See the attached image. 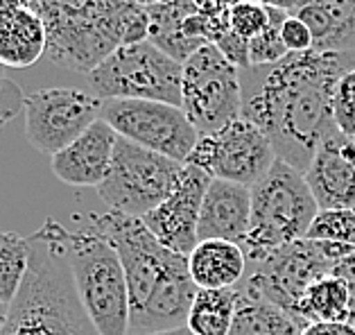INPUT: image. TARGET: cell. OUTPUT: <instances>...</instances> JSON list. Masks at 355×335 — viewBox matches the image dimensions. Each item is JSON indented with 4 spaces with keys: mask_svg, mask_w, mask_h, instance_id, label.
Masks as SVG:
<instances>
[{
    "mask_svg": "<svg viewBox=\"0 0 355 335\" xmlns=\"http://www.w3.org/2000/svg\"><path fill=\"white\" fill-rule=\"evenodd\" d=\"M353 68L355 53L306 50L240 71L242 118L270 139L276 159L306 173L319 145L337 130L335 91Z\"/></svg>",
    "mask_w": 355,
    "mask_h": 335,
    "instance_id": "cell-1",
    "label": "cell"
},
{
    "mask_svg": "<svg viewBox=\"0 0 355 335\" xmlns=\"http://www.w3.org/2000/svg\"><path fill=\"white\" fill-rule=\"evenodd\" d=\"M86 222L116 247L123 261L129 290V335L186 326L199 292L186 256L161 245L143 218L107 211L91 213Z\"/></svg>",
    "mask_w": 355,
    "mask_h": 335,
    "instance_id": "cell-2",
    "label": "cell"
},
{
    "mask_svg": "<svg viewBox=\"0 0 355 335\" xmlns=\"http://www.w3.org/2000/svg\"><path fill=\"white\" fill-rule=\"evenodd\" d=\"M43 21L46 55L68 71H95L120 46L150 41V16L134 0H25Z\"/></svg>",
    "mask_w": 355,
    "mask_h": 335,
    "instance_id": "cell-3",
    "label": "cell"
},
{
    "mask_svg": "<svg viewBox=\"0 0 355 335\" xmlns=\"http://www.w3.org/2000/svg\"><path fill=\"white\" fill-rule=\"evenodd\" d=\"M64 238L55 218L30 236V268L0 335H98L77 297Z\"/></svg>",
    "mask_w": 355,
    "mask_h": 335,
    "instance_id": "cell-4",
    "label": "cell"
},
{
    "mask_svg": "<svg viewBox=\"0 0 355 335\" xmlns=\"http://www.w3.org/2000/svg\"><path fill=\"white\" fill-rule=\"evenodd\" d=\"M317 213L306 175L276 159L270 173L251 186V225L242 243L249 263H261L285 245L303 240Z\"/></svg>",
    "mask_w": 355,
    "mask_h": 335,
    "instance_id": "cell-5",
    "label": "cell"
},
{
    "mask_svg": "<svg viewBox=\"0 0 355 335\" xmlns=\"http://www.w3.org/2000/svg\"><path fill=\"white\" fill-rule=\"evenodd\" d=\"M66 259L86 317L98 335H129V290L116 247L89 222L66 229Z\"/></svg>",
    "mask_w": 355,
    "mask_h": 335,
    "instance_id": "cell-6",
    "label": "cell"
},
{
    "mask_svg": "<svg viewBox=\"0 0 355 335\" xmlns=\"http://www.w3.org/2000/svg\"><path fill=\"white\" fill-rule=\"evenodd\" d=\"M184 64L152 44L120 46L89 73L91 93L100 100H157L181 107Z\"/></svg>",
    "mask_w": 355,
    "mask_h": 335,
    "instance_id": "cell-7",
    "label": "cell"
},
{
    "mask_svg": "<svg viewBox=\"0 0 355 335\" xmlns=\"http://www.w3.org/2000/svg\"><path fill=\"white\" fill-rule=\"evenodd\" d=\"M184 168L186 163L145 150L118 136L109 175L95 191L109 211L145 218L172 195Z\"/></svg>",
    "mask_w": 355,
    "mask_h": 335,
    "instance_id": "cell-8",
    "label": "cell"
},
{
    "mask_svg": "<svg viewBox=\"0 0 355 335\" xmlns=\"http://www.w3.org/2000/svg\"><path fill=\"white\" fill-rule=\"evenodd\" d=\"M353 247L319 243V240H297L274 252L261 263H249L240 290L263 297L294 315L299 299L317 279L331 274L340 259Z\"/></svg>",
    "mask_w": 355,
    "mask_h": 335,
    "instance_id": "cell-9",
    "label": "cell"
},
{
    "mask_svg": "<svg viewBox=\"0 0 355 335\" xmlns=\"http://www.w3.org/2000/svg\"><path fill=\"white\" fill-rule=\"evenodd\" d=\"M181 109L199 136L215 134L242 118L240 71L227 62L218 46H204L184 64Z\"/></svg>",
    "mask_w": 355,
    "mask_h": 335,
    "instance_id": "cell-10",
    "label": "cell"
},
{
    "mask_svg": "<svg viewBox=\"0 0 355 335\" xmlns=\"http://www.w3.org/2000/svg\"><path fill=\"white\" fill-rule=\"evenodd\" d=\"M100 118L123 139L179 163L188 161L199 141V132L188 120L186 111L168 102L105 100Z\"/></svg>",
    "mask_w": 355,
    "mask_h": 335,
    "instance_id": "cell-11",
    "label": "cell"
},
{
    "mask_svg": "<svg viewBox=\"0 0 355 335\" xmlns=\"http://www.w3.org/2000/svg\"><path fill=\"white\" fill-rule=\"evenodd\" d=\"M274 161L270 139L247 118H238L220 132L199 136L186 166L204 170L213 179L251 188L270 173Z\"/></svg>",
    "mask_w": 355,
    "mask_h": 335,
    "instance_id": "cell-12",
    "label": "cell"
},
{
    "mask_svg": "<svg viewBox=\"0 0 355 335\" xmlns=\"http://www.w3.org/2000/svg\"><path fill=\"white\" fill-rule=\"evenodd\" d=\"M102 102L80 89H41L25 96V136L39 152L55 157L100 120Z\"/></svg>",
    "mask_w": 355,
    "mask_h": 335,
    "instance_id": "cell-13",
    "label": "cell"
},
{
    "mask_svg": "<svg viewBox=\"0 0 355 335\" xmlns=\"http://www.w3.org/2000/svg\"><path fill=\"white\" fill-rule=\"evenodd\" d=\"M211 182L213 177L206 175L204 170L186 166L172 195L143 218L147 229L159 238L161 245L186 259L199 243V213H202V204Z\"/></svg>",
    "mask_w": 355,
    "mask_h": 335,
    "instance_id": "cell-14",
    "label": "cell"
},
{
    "mask_svg": "<svg viewBox=\"0 0 355 335\" xmlns=\"http://www.w3.org/2000/svg\"><path fill=\"white\" fill-rule=\"evenodd\" d=\"M319 211L355 206V139L340 127L319 145L306 173Z\"/></svg>",
    "mask_w": 355,
    "mask_h": 335,
    "instance_id": "cell-15",
    "label": "cell"
},
{
    "mask_svg": "<svg viewBox=\"0 0 355 335\" xmlns=\"http://www.w3.org/2000/svg\"><path fill=\"white\" fill-rule=\"evenodd\" d=\"M118 134L105 120H95L82 136L59 150L50 166L59 182L75 188H98L109 175Z\"/></svg>",
    "mask_w": 355,
    "mask_h": 335,
    "instance_id": "cell-16",
    "label": "cell"
},
{
    "mask_svg": "<svg viewBox=\"0 0 355 335\" xmlns=\"http://www.w3.org/2000/svg\"><path fill=\"white\" fill-rule=\"evenodd\" d=\"M251 225V188L213 179L199 213V240H229L242 247Z\"/></svg>",
    "mask_w": 355,
    "mask_h": 335,
    "instance_id": "cell-17",
    "label": "cell"
},
{
    "mask_svg": "<svg viewBox=\"0 0 355 335\" xmlns=\"http://www.w3.org/2000/svg\"><path fill=\"white\" fill-rule=\"evenodd\" d=\"M188 268L199 290H224L240 286L249 259L245 249L229 240H199L188 256Z\"/></svg>",
    "mask_w": 355,
    "mask_h": 335,
    "instance_id": "cell-18",
    "label": "cell"
},
{
    "mask_svg": "<svg viewBox=\"0 0 355 335\" xmlns=\"http://www.w3.org/2000/svg\"><path fill=\"white\" fill-rule=\"evenodd\" d=\"M294 16L313 32V50L355 53V7L340 0H308Z\"/></svg>",
    "mask_w": 355,
    "mask_h": 335,
    "instance_id": "cell-19",
    "label": "cell"
},
{
    "mask_svg": "<svg viewBox=\"0 0 355 335\" xmlns=\"http://www.w3.org/2000/svg\"><path fill=\"white\" fill-rule=\"evenodd\" d=\"M46 50V28L30 7H21L0 19V64L5 68L34 66Z\"/></svg>",
    "mask_w": 355,
    "mask_h": 335,
    "instance_id": "cell-20",
    "label": "cell"
},
{
    "mask_svg": "<svg viewBox=\"0 0 355 335\" xmlns=\"http://www.w3.org/2000/svg\"><path fill=\"white\" fill-rule=\"evenodd\" d=\"M238 311L229 335H301L308 322L263 297L238 288Z\"/></svg>",
    "mask_w": 355,
    "mask_h": 335,
    "instance_id": "cell-21",
    "label": "cell"
},
{
    "mask_svg": "<svg viewBox=\"0 0 355 335\" xmlns=\"http://www.w3.org/2000/svg\"><path fill=\"white\" fill-rule=\"evenodd\" d=\"M294 315L303 322H349L353 324V295L349 283L335 274L317 279L299 299ZM355 326V324H353Z\"/></svg>",
    "mask_w": 355,
    "mask_h": 335,
    "instance_id": "cell-22",
    "label": "cell"
},
{
    "mask_svg": "<svg viewBox=\"0 0 355 335\" xmlns=\"http://www.w3.org/2000/svg\"><path fill=\"white\" fill-rule=\"evenodd\" d=\"M238 288L199 290L186 326L195 335H229L238 311Z\"/></svg>",
    "mask_w": 355,
    "mask_h": 335,
    "instance_id": "cell-23",
    "label": "cell"
},
{
    "mask_svg": "<svg viewBox=\"0 0 355 335\" xmlns=\"http://www.w3.org/2000/svg\"><path fill=\"white\" fill-rule=\"evenodd\" d=\"M32 243L14 231H0V302L14 304L30 268Z\"/></svg>",
    "mask_w": 355,
    "mask_h": 335,
    "instance_id": "cell-24",
    "label": "cell"
},
{
    "mask_svg": "<svg viewBox=\"0 0 355 335\" xmlns=\"http://www.w3.org/2000/svg\"><path fill=\"white\" fill-rule=\"evenodd\" d=\"M306 238L355 249V206L353 209L319 211Z\"/></svg>",
    "mask_w": 355,
    "mask_h": 335,
    "instance_id": "cell-25",
    "label": "cell"
},
{
    "mask_svg": "<svg viewBox=\"0 0 355 335\" xmlns=\"http://www.w3.org/2000/svg\"><path fill=\"white\" fill-rule=\"evenodd\" d=\"M267 10H270V28H267L261 37L249 41L251 66H270V64L281 62V59L290 55L281 39V25L290 14L272 10V7H267Z\"/></svg>",
    "mask_w": 355,
    "mask_h": 335,
    "instance_id": "cell-26",
    "label": "cell"
},
{
    "mask_svg": "<svg viewBox=\"0 0 355 335\" xmlns=\"http://www.w3.org/2000/svg\"><path fill=\"white\" fill-rule=\"evenodd\" d=\"M145 10L147 16H150V41H152L181 32L184 21L195 12H199V7L195 3H190V0H170V3L145 7Z\"/></svg>",
    "mask_w": 355,
    "mask_h": 335,
    "instance_id": "cell-27",
    "label": "cell"
},
{
    "mask_svg": "<svg viewBox=\"0 0 355 335\" xmlns=\"http://www.w3.org/2000/svg\"><path fill=\"white\" fill-rule=\"evenodd\" d=\"M229 21H231V32H236L238 37L247 41H254L270 28V10L265 5L256 3V0H249V3L231 7Z\"/></svg>",
    "mask_w": 355,
    "mask_h": 335,
    "instance_id": "cell-28",
    "label": "cell"
},
{
    "mask_svg": "<svg viewBox=\"0 0 355 335\" xmlns=\"http://www.w3.org/2000/svg\"><path fill=\"white\" fill-rule=\"evenodd\" d=\"M335 123L337 127L355 139V68L346 73L335 91Z\"/></svg>",
    "mask_w": 355,
    "mask_h": 335,
    "instance_id": "cell-29",
    "label": "cell"
},
{
    "mask_svg": "<svg viewBox=\"0 0 355 335\" xmlns=\"http://www.w3.org/2000/svg\"><path fill=\"white\" fill-rule=\"evenodd\" d=\"M281 39L288 53H306L313 50V32L299 16H288L281 25Z\"/></svg>",
    "mask_w": 355,
    "mask_h": 335,
    "instance_id": "cell-30",
    "label": "cell"
},
{
    "mask_svg": "<svg viewBox=\"0 0 355 335\" xmlns=\"http://www.w3.org/2000/svg\"><path fill=\"white\" fill-rule=\"evenodd\" d=\"M23 105H25V96L21 93L19 84H14L7 77V68L0 64V118L5 123H10Z\"/></svg>",
    "mask_w": 355,
    "mask_h": 335,
    "instance_id": "cell-31",
    "label": "cell"
},
{
    "mask_svg": "<svg viewBox=\"0 0 355 335\" xmlns=\"http://www.w3.org/2000/svg\"><path fill=\"white\" fill-rule=\"evenodd\" d=\"M218 50L227 57V62H231L238 71H247L251 68V57H249V41L238 37L236 32H227L224 37L218 41Z\"/></svg>",
    "mask_w": 355,
    "mask_h": 335,
    "instance_id": "cell-32",
    "label": "cell"
},
{
    "mask_svg": "<svg viewBox=\"0 0 355 335\" xmlns=\"http://www.w3.org/2000/svg\"><path fill=\"white\" fill-rule=\"evenodd\" d=\"M331 274H335V277H340L349 283L351 295H353V324H355V249H351V252H346L342 256L340 263L335 265Z\"/></svg>",
    "mask_w": 355,
    "mask_h": 335,
    "instance_id": "cell-33",
    "label": "cell"
},
{
    "mask_svg": "<svg viewBox=\"0 0 355 335\" xmlns=\"http://www.w3.org/2000/svg\"><path fill=\"white\" fill-rule=\"evenodd\" d=\"M301 335H355V326L349 322H317L308 324Z\"/></svg>",
    "mask_w": 355,
    "mask_h": 335,
    "instance_id": "cell-34",
    "label": "cell"
},
{
    "mask_svg": "<svg viewBox=\"0 0 355 335\" xmlns=\"http://www.w3.org/2000/svg\"><path fill=\"white\" fill-rule=\"evenodd\" d=\"M256 3H261L265 7H272V10H279V12H285L294 16L303 5H306V0H256Z\"/></svg>",
    "mask_w": 355,
    "mask_h": 335,
    "instance_id": "cell-35",
    "label": "cell"
},
{
    "mask_svg": "<svg viewBox=\"0 0 355 335\" xmlns=\"http://www.w3.org/2000/svg\"><path fill=\"white\" fill-rule=\"evenodd\" d=\"M21 7H28L25 5V0H0V19L16 12V10H21Z\"/></svg>",
    "mask_w": 355,
    "mask_h": 335,
    "instance_id": "cell-36",
    "label": "cell"
},
{
    "mask_svg": "<svg viewBox=\"0 0 355 335\" xmlns=\"http://www.w3.org/2000/svg\"><path fill=\"white\" fill-rule=\"evenodd\" d=\"M138 335H195L188 326H177V329H166V331H152V333H138Z\"/></svg>",
    "mask_w": 355,
    "mask_h": 335,
    "instance_id": "cell-37",
    "label": "cell"
},
{
    "mask_svg": "<svg viewBox=\"0 0 355 335\" xmlns=\"http://www.w3.org/2000/svg\"><path fill=\"white\" fill-rule=\"evenodd\" d=\"M10 308L5 302H0V331H3V326L7 324V317H10Z\"/></svg>",
    "mask_w": 355,
    "mask_h": 335,
    "instance_id": "cell-38",
    "label": "cell"
},
{
    "mask_svg": "<svg viewBox=\"0 0 355 335\" xmlns=\"http://www.w3.org/2000/svg\"><path fill=\"white\" fill-rule=\"evenodd\" d=\"M242 3H249V0H218L220 7H227V10H231V7H238Z\"/></svg>",
    "mask_w": 355,
    "mask_h": 335,
    "instance_id": "cell-39",
    "label": "cell"
},
{
    "mask_svg": "<svg viewBox=\"0 0 355 335\" xmlns=\"http://www.w3.org/2000/svg\"><path fill=\"white\" fill-rule=\"evenodd\" d=\"M136 5L141 7H154V5H163V3H170V0H134Z\"/></svg>",
    "mask_w": 355,
    "mask_h": 335,
    "instance_id": "cell-40",
    "label": "cell"
},
{
    "mask_svg": "<svg viewBox=\"0 0 355 335\" xmlns=\"http://www.w3.org/2000/svg\"><path fill=\"white\" fill-rule=\"evenodd\" d=\"M190 3H195L199 10H204V7H211V5H218V0H190Z\"/></svg>",
    "mask_w": 355,
    "mask_h": 335,
    "instance_id": "cell-41",
    "label": "cell"
},
{
    "mask_svg": "<svg viewBox=\"0 0 355 335\" xmlns=\"http://www.w3.org/2000/svg\"><path fill=\"white\" fill-rule=\"evenodd\" d=\"M308 3V0H306ZM340 3H344V5H349V7H355V0H340Z\"/></svg>",
    "mask_w": 355,
    "mask_h": 335,
    "instance_id": "cell-42",
    "label": "cell"
}]
</instances>
